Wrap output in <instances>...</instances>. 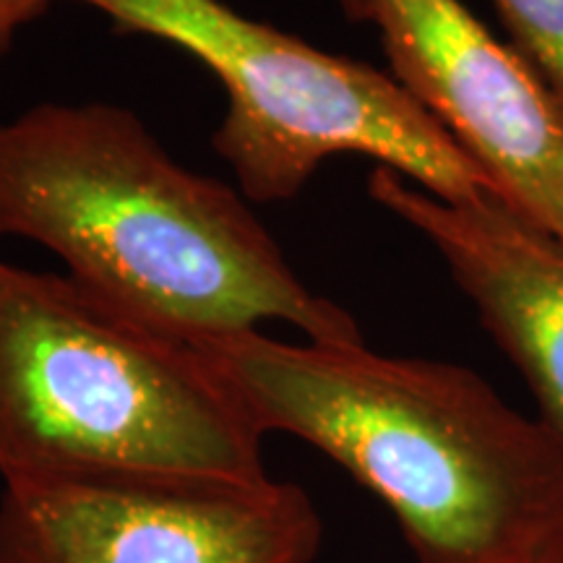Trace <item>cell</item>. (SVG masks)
<instances>
[{
	"label": "cell",
	"instance_id": "3",
	"mask_svg": "<svg viewBox=\"0 0 563 563\" xmlns=\"http://www.w3.org/2000/svg\"><path fill=\"white\" fill-rule=\"evenodd\" d=\"M262 483L264 433L199 352L0 262V483Z\"/></svg>",
	"mask_w": 563,
	"mask_h": 563
},
{
	"label": "cell",
	"instance_id": "10",
	"mask_svg": "<svg viewBox=\"0 0 563 563\" xmlns=\"http://www.w3.org/2000/svg\"><path fill=\"white\" fill-rule=\"evenodd\" d=\"M530 563H563V532L553 540L551 545H545L543 551L534 555Z\"/></svg>",
	"mask_w": 563,
	"mask_h": 563
},
{
	"label": "cell",
	"instance_id": "7",
	"mask_svg": "<svg viewBox=\"0 0 563 563\" xmlns=\"http://www.w3.org/2000/svg\"><path fill=\"white\" fill-rule=\"evenodd\" d=\"M368 191L441 253L563 446V245L496 196L446 201L389 167L371 173Z\"/></svg>",
	"mask_w": 563,
	"mask_h": 563
},
{
	"label": "cell",
	"instance_id": "8",
	"mask_svg": "<svg viewBox=\"0 0 563 563\" xmlns=\"http://www.w3.org/2000/svg\"><path fill=\"white\" fill-rule=\"evenodd\" d=\"M509 42L563 97V0H490Z\"/></svg>",
	"mask_w": 563,
	"mask_h": 563
},
{
	"label": "cell",
	"instance_id": "5",
	"mask_svg": "<svg viewBox=\"0 0 563 563\" xmlns=\"http://www.w3.org/2000/svg\"><path fill=\"white\" fill-rule=\"evenodd\" d=\"M323 522L285 481L84 477L0 490V563H313Z\"/></svg>",
	"mask_w": 563,
	"mask_h": 563
},
{
	"label": "cell",
	"instance_id": "2",
	"mask_svg": "<svg viewBox=\"0 0 563 563\" xmlns=\"http://www.w3.org/2000/svg\"><path fill=\"white\" fill-rule=\"evenodd\" d=\"M264 435L382 501L415 563H530L563 532V446L464 365L243 332L194 344Z\"/></svg>",
	"mask_w": 563,
	"mask_h": 563
},
{
	"label": "cell",
	"instance_id": "4",
	"mask_svg": "<svg viewBox=\"0 0 563 563\" xmlns=\"http://www.w3.org/2000/svg\"><path fill=\"white\" fill-rule=\"evenodd\" d=\"M121 34L165 40L220 79L228 112L214 133L245 199L298 196L336 154H363L446 201L496 196L456 141L363 60L308 45L222 0H76Z\"/></svg>",
	"mask_w": 563,
	"mask_h": 563
},
{
	"label": "cell",
	"instance_id": "6",
	"mask_svg": "<svg viewBox=\"0 0 563 563\" xmlns=\"http://www.w3.org/2000/svg\"><path fill=\"white\" fill-rule=\"evenodd\" d=\"M394 81L462 146L496 199L563 245V97L464 0H352Z\"/></svg>",
	"mask_w": 563,
	"mask_h": 563
},
{
	"label": "cell",
	"instance_id": "9",
	"mask_svg": "<svg viewBox=\"0 0 563 563\" xmlns=\"http://www.w3.org/2000/svg\"><path fill=\"white\" fill-rule=\"evenodd\" d=\"M51 3L55 0H0V58L11 47L21 26L42 16Z\"/></svg>",
	"mask_w": 563,
	"mask_h": 563
},
{
	"label": "cell",
	"instance_id": "1",
	"mask_svg": "<svg viewBox=\"0 0 563 563\" xmlns=\"http://www.w3.org/2000/svg\"><path fill=\"white\" fill-rule=\"evenodd\" d=\"M0 235L45 245L91 298L188 347L264 321L311 342H363L243 196L178 165L115 104L45 102L0 125Z\"/></svg>",
	"mask_w": 563,
	"mask_h": 563
}]
</instances>
